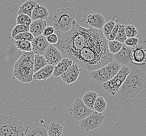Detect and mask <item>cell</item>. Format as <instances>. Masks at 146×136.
<instances>
[{"label": "cell", "instance_id": "cell-1", "mask_svg": "<svg viewBox=\"0 0 146 136\" xmlns=\"http://www.w3.org/2000/svg\"><path fill=\"white\" fill-rule=\"evenodd\" d=\"M58 42L54 44L61 52L63 58H70L84 48L108 44L102 30L81 26L74 20L71 29L65 33L56 32Z\"/></svg>", "mask_w": 146, "mask_h": 136}, {"label": "cell", "instance_id": "cell-2", "mask_svg": "<svg viewBox=\"0 0 146 136\" xmlns=\"http://www.w3.org/2000/svg\"><path fill=\"white\" fill-rule=\"evenodd\" d=\"M82 68L93 71L102 68L114 61L113 55L109 53L108 44L84 48L69 58Z\"/></svg>", "mask_w": 146, "mask_h": 136}, {"label": "cell", "instance_id": "cell-3", "mask_svg": "<svg viewBox=\"0 0 146 136\" xmlns=\"http://www.w3.org/2000/svg\"><path fill=\"white\" fill-rule=\"evenodd\" d=\"M145 79V74L140 68L131 66L129 74L117 92L118 96L123 100L134 98L143 88Z\"/></svg>", "mask_w": 146, "mask_h": 136}, {"label": "cell", "instance_id": "cell-4", "mask_svg": "<svg viewBox=\"0 0 146 136\" xmlns=\"http://www.w3.org/2000/svg\"><path fill=\"white\" fill-rule=\"evenodd\" d=\"M35 53L32 51L23 52L15 62L13 77L23 83H30L33 80Z\"/></svg>", "mask_w": 146, "mask_h": 136}, {"label": "cell", "instance_id": "cell-5", "mask_svg": "<svg viewBox=\"0 0 146 136\" xmlns=\"http://www.w3.org/2000/svg\"><path fill=\"white\" fill-rule=\"evenodd\" d=\"M76 13L73 9L62 8L58 9L53 17V27L56 32L65 33L70 30L75 20Z\"/></svg>", "mask_w": 146, "mask_h": 136}, {"label": "cell", "instance_id": "cell-6", "mask_svg": "<svg viewBox=\"0 0 146 136\" xmlns=\"http://www.w3.org/2000/svg\"><path fill=\"white\" fill-rule=\"evenodd\" d=\"M22 122L11 116L0 114V136H24Z\"/></svg>", "mask_w": 146, "mask_h": 136}, {"label": "cell", "instance_id": "cell-7", "mask_svg": "<svg viewBox=\"0 0 146 136\" xmlns=\"http://www.w3.org/2000/svg\"><path fill=\"white\" fill-rule=\"evenodd\" d=\"M121 67L117 62L112 61L102 68L90 72V79L96 83L104 84L113 77Z\"/></svg>", "mask_w": 146, "mask_h": 136}, {"label": "cell", "instance_id": "cell-8", "mask_svg": "<svg viewBox=\"0 0 146 136\" xmlns=\"http://www.w3.org/2000/svg\"><path fill=\"white\" fill-rule=\"evenodd\" d=\"M129 72L130 68L128 65L122 66L120 70L113 77L103 84L102 89L106 92L114 96L122 85Z\"/></svg>", "mask_w": 146, "mask_h": 136}, {"label": "cell", "instance_id": "cell-9", "mask_svg": "<svg viewBox=\"0 0 146 136\" xmlns=\"http://www.w3.org/2000/svg\"><path fill=\"white\" fill-rule=\"evenodd\" d=\"M70 114L77 121H81L94 112L85 105L81 98H76L69 108Z\"/></svg>", "mask_w": 146, "mask_h": 136}, {"label": "cell", "instance_id": "cell-10", "mask_svg": "<svg viewBox=\"0 0 146 136\" xmlns=\"http://www.w3.org/2000/svg\"><path fill=\"white\" fill-rule=\"evenodd\" d=\"M105 118V116L102 113L94 111L90 115L80 121V128L86 131L94 130L102 126Z\"/></svg>", "mask_w": 146, "mask_h": 136}, {"label": "cell", "instance_id": "cell-11", "mask_svg": "<svg viewBox=\"0 0 146 136\" xmlns=\"http://www.w3.org/2000/svg\"><path fill=\"white\" fill-rule=\"evenodd\" d=\"M43 56L48 65L54 66L58 64L63 58L61 52L53 44H50L43 54Z\"/></svg>", "mask_w": 146, "mask_h": 136}, {"label": "cell", "instance_id": "cell-12", "mask_svg": "<svg viewBox=\"0 0 146 136\" xmlns=\"http://www.w3.org/2000/svg\"><path fill=\"white\" fill-rule=\"evenodd\" d=\"M81 70L79 68V65L75 63L68 69L60 76L62 81L67 84L74 83L78 79Z\"/></svg>", "mask_w": 146, "mask_h": 136}, {"label": "cell", "instance_id": "cell-13", "mask_svg": "<svg viewBox=\"0 0 146 136\" xmlns=\"http://www.w3.org/2000/svg\"><path fill=\"white\" fill-rule=\"evenodd\" d=\"M31 42L32 51L35 54L43 55L50 44L47 41L46 37L41 35L34 37Z\"/></svg>", "mask_w": 146, "mask_h": 136}, {"label": "cell", "instance_id": "cell-14", "mask_svg": "<svg viewBox=\"0 0 146 136\" xmlns=\"http://www.w3.org/2000/svg\"><path fill=\"white\" fill-rule=\"evenodd\" d=\"M133 48L124 44L117 53L113 55L114 60L121 65H128L131 61V53Z\"/></svg>", "mask_w": 146, "mask_h": 136}, {"label": "cell", "instance_id": "cell-15", "mask_svg": "<svg viewBox=\"0 0 146 136\" xmlns=\"http://www.w3.org/2000/svg\"><path fill=\"white\" fill-rule=\"evenodd\" d=\"M131 61L136 65H143L146 63V48L143 45L138 44L133 48L131 53Z\"/></svg>", "mask_w": 146, "mask_h": 136}, {"label": "cell", "instance_id": "cell-16", "mask_svg": "<svg viewBox=\"0 0 146 136\" xmlns=\"http://www.w3.org/2000/svg\"><path fill=\"white\" fill-rule=\"evenodd\" d=\"M24 136H48L47 126L41 123L31 125L26 129Z\"/></svg>", "mask_w": 146, "mask_h": 136}, {"label": "cell", "instance_id": "cell-17", "mask_svg": "<svg viewBox=\"0 0 146 136\" xmlns=\"http://www.w3.org/2000/svg\"><path fill=\"white\" fill-rule=\"evenodd\" d=\"M49 12L46 6L41 3H36L31 14L32 21L45 20L46 21L49 16Z\"/></svg>", "mask_w": 146, "mask_h": 136}, {"label": "cell", "instance_id": "cell-18", "mask_svg": "<svg viewBox=\"0 0 146 136\" xmlns=\"http://www.w3.org/2000/svg\"><path fill=\"white\" fill-rule=\"evenodd\" d=\"M86 24L92 28L102 30L105 24V19L103 15L95 13L88 16L86 19Z\"/></svg>", "mask_w": 146, "mask_h": 136}, {"label": "cell", "instance_id": "cell-19", "mask_svg": "<svg viewBox=\"0 0 146 136\" xmlns=\"http://www.w3.org/2000/svg\"><path fill=\"white\" fill-rule=\"evenodd\" d=\"M47 27L45 20L32 21L29 26V32L34 37L42 35L44 29Z\"/></svg>", "mask_w": 146, "mask_h": 136}, {"label": "cell", "instance_id": "cell-20", "mask_svg": "<svg viewBox=\"0 0 146 136\" xmlns=\"http://www.w3.org/2000/svg\"><path fill=\"white\" fill-rule=\"evenodd\" d=\"M73 61L68 58H63L58 64L54 66L53 75L55 77H60L61 74L66 71L73 64Z\"/></svg>", "mask_w": 146, "mask_h": 136}, {"label": "cell", "instance_id": "cell-21", "mask_svg": "<svg viewBox=\"0 0 146 136\" xmlns=\"http://www.w3.org/2000/svg\"><path fill=\"white\" fill-rule=\"evenodd\" d=\"M54 66L47 65L33 75V80H47L53 75Z\"/></svg>", "mask_w": 146, "mask_h": 136}, {"label": "cell", "instance_id": "cell-22", "mask_svg": "<svg viewBox=\"0 0 146 136\" xmlns=\"http://www.w3.org/2000/svg\"><path fill=\"white\" fill-rule=\"evenodd\" d=\"M64 128L58 121L52 122L47 126L48 136H63Z\"/></svg>", "mask_w": 146, "mask_h": 136}, {"label": "cell", "instance_id": "cell-23", "mask_svg": "<svg viewBox=\"0 0 146 136\" xmlns=\"http://www.w3.org/2000/svg\"><path fill=\"white\" fill-rule=\"evenodd\" d=\"M36 2L34 0H28L20 6L17 14H26L31 18L32 11L36 5Z\"/></svg>", "mask_w": 146, "mask_h": 136}, {"label": "cell", "instance_id": "cell-24", "mask_svg": "<svg viewBox=\"0 0 146 136\" xmlns=\"http://www.w3.org/2000/svg\"><path fill=\"white\" fill-rule=\"evenodd\" d=\"M97 97L98 94L96 92L94 91H89L83 95L82 100L86 106L93 110L94 104Z\"/></svg>", "mask_w": 146, "mask_h": 136}, {"label": "cell", "instance_id": "cell-25", "mask_svg": "<svg viewBox=\"0 0 146 136\" xmlns=\"http://www.w3.org/2000/svg\"><path fill=\"white\" fill-rule=\"evenodd\" d=\"M48 65L43 55L35 54L33 61V73Z\"/></svg>", "mask_w": 146, "mask_h": 136}, {"label": "cell", "instance_id": "cell-26", "mask_svg": "<svg viewBox=\"0 0 146 136\" xmlns=\"http://www.w3.org/2000/svg\"><path fill=\"white\" fill-rule=\"evenodd\" d=\"M107 103L102 96H98L94 104L93 110L96 112L102 113L107 108Z\"/></svg>", "mask_w": 146, "mask_h": 136}, {"label": "cell", "instance_id": "cell-27", "mask_svg": "<svg viewBox=\"0 0 146 136\" xmlns=\"http://www.w3.org/2000/svg\"><path fill=\"white\" fill-rule=\"evenodd\" d=\"M15 45L19 50L23 52L32 51L31 42L26 40H15Z\"/></svg>", "mask_w": 146, "mask_h": 136}, {"label": "cell", "instance_id": "cell-28", "mask_svg": "<svg viewBox=\"0 0 146 136\" xmlns=\"http://www.w3.org/2000/svg\"><path fill=\"white\" fill-rule=\"evenodd\" d=\"M123 44L115 40L109 41L108 42V47L109 53L113 55L116 54L121 50Z\"/></svg>", "mask_w": 146, "mask_h": 136}, {"label": "cell", "instance_id": "cell-29", "mask_svg": "<svg viewBox=\"0 0 146 136\" xmlns=\"http://www.w3.org/2000/svg\"><path fill=\"white\" fill-rule=\"evenodd\" d=\"M127 38L125 32V25L123 24H120L114 40L123 44Z\"/></svg>", "mask_w": 146, "mask_h": 136}, {"label": "cell", "instance_id": "cell-30", "mask_svg": "<svg viewBox=\"0 0 146 136\" xmlns=\"http://www.w3.org/2000/svg\"><path fill=\"white\" fill-rule=\"evenodd\" d=\"M115 23L113 20L109 21L104 25L102 28V33L104 37L107 40H108L109 36L113 30Z\"/></svg>", "mask_w": 146, "mask_h": 136}, {"label": "cell", "instance_id": "cell-31", "mask_svg": "<svg viewBox=\"0 0 146 136\" xmlns=\"http://www.w3.org/2000/svg\"><path fill=\"white\" fill-rule=\"evenodd\" d=\"M31 18L26 14H17L16 17V23L17 25H23L29 26L32 22Z\"/></svg>", "mask_w": 146, "mask_h": 136}, {"label": "cell", "instance_id": "cell-32", "mask_svg": "<svg viewBox=\"0 0 146 136\" xmlns=\"http://www.w3.org/2000/svg\"><path fill=\"white\" fill-rule=\"evenodd\" d=\"M25 32H29V26L23 25H17L12 30L11 36L12 38H14L18 34Z\"/></svg>", "mask_w": 146, "mask_h": 136}, {"label": "cell", "instance_id": "cell-33", "mask_svg": "<svg viewBox=\"0 0 146 136\" xmlns=\"http://www.w3.org/2000/svg\"><path fill=\"white\" fill-rule=\"evenodd\" d=\"M125 32L127 38L136 37L138 34L137 30L133 25H125Z\"/></svg>", "mask_w": 146, "mask_h": 136}, {"label": "cell", "instance_id": "cell-34", "mask_svg": "<svg viewBox=\"0 0 146 136\" xmlns=\"http://www.w3.org/2000/svg\"><path fill=\"white\" fill-rule=\"evenodd\" d=\"M34 38V36L30 32H25V33L19 34L15 36L14 39L17 40H26L30 42H32Z\"/></svg>", "mask_w": 146, "mask_h": 136}, {"label": "cell", "instance_id": "cell-35", "mask_svg": "<svg viewBox=\"0 0 146 136\" xmlns=\"http://www.w3.org/2000/svg\"><path fill=\"white\" fill-rule=\"evenodd\" d=\"M123 44L129 47L134 48L137 47L138 46L139 39L136 37L129 38H127Z\"/></svg>", "mask_w": 146, "mask_h": 136}, {"label": "cell", "instance_id": "cell-36", "mask_svg": "<svg viewBox=\"0 0 146 136\" xmlns=\"http://www.w3.org/2000/svg\"><path fill=\"white\" fill-rule=\"evenodd\" d=\"M47 41L50 44H56L58 42V37L56 34L53 33L52 34L46 37Z\"/></svg>", "mask_w": 146, "mask_h": 136}, {"label": "cell", "instance_id": "cell-37", "mask_svg": "<svg viewBox=\"0 0 146 136\" xmlns=\"http://www.w3.org/2000/svg\"><path fill=\"white\" fill-rule=\"evenodd\" d=\"M119 25H120L119 23H115V25H114V27H113V30H112L110 35L109 38H108V40H107L108 42H109V41H112V40H114L115 37L116 35H117V30H118Z\"/></svg>", "mask_w": 146, "mask_h": 136}, {"label": "cell", "instance_id": "cell-38", "mask_svg": "<svg viewBox=\"0 0 146 136\" xmlns=\"http://www.w3.org/2000/svg\"><path fill=\"white\" fill-rule=\"evenodd\" d=\"M55 32V30L54 27L52 26H47L45 29H44V31L42 34V35L44 36L45 37H46L47 36L50 35L51 34H52L53 33H54Z\"/></svg>", "mask_w": 146, "mask_h": 136}]
</instances>
